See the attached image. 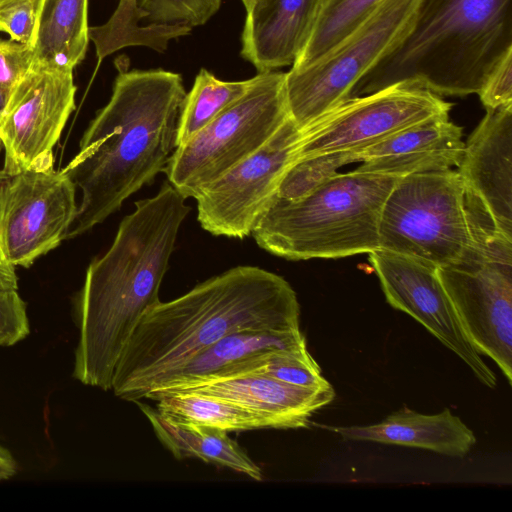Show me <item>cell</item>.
I'll return each mask as SVG.
<instances>
[{
	"label": "cell",
	"instance_id": "6da1fadb",
	"mask_svg": "<svg viewBox=\"0 0 512 512\" xmlns=\"http://www.w3.org/2000/svg\"><path fill=\"white\" fill-rule=\"evenodd\" d=\"M294 329L300 305L291 285L265 269L237 266L147 309L116 364L111 390L138 401L163 375L231 333Z\"/></svg>",
	"mask_w": 512,
	"mask_h": 512
},
{
	"label": "cell",
	"instance_id": "7a4b0ae2",
	"mask_svg": "<svg viewBox=\"0 0 512 512\" xmlns=\"http://www.w3.org/2000/svg\"><path fill=\"white\" fill-rule=\"evenodd\" d=\"M169 182L135 202L110 248L89 264L75 302L79 339L73 377L84 385L112 389L116 364L140 318L160 301L180 226L190 207Z\"/></svg>",
	"mask_w": 512,
	"mask_h": 512
},
{
	"label": "cell",
	"instance_id": "3957f363",
	"mask_svg": "<svg viewBox=\"0 0 512 512\" xmlns=\"http://www.w3.org/2000/svg\"><path fill=\"white\" fill-rule=\"evenodd\" d=\"M109 102L85 130L62 169L81 193L66 239L83 235L165 172L175 151L186 92L179 74L132 70L117 62Z\"/></svg>",
	"mask_w": 512,
	"mask_h": 512
},
{
	"label": "cell",
	"instance_id": "277c9868",
	"mask_svg": "<svg viewBox=\"0 0 512 512\" xmlns=\"http://www.w3.org/2000/svg\"><path fill=\"white\" fill-rule=\"evenodd\" d=\"M512 52V0H421L401 42L353 87L350 97L409 82L439 96L478 94Z\"/></svg>",
	"mask_w": 512,
	"mask_h": 512
},
{
	"label": "cell",
	"instance_id": "5b68a950",
	"mask_svg": "<svg viewBox=\"0 0 512 512\" xmlns=\"http://www.w3.org/2000/svg\"><path fill=\"white\" fill-rule=\"evenodd\" d=\"M399 178L355 169L336 173L297 199L272 198L251 236L289 260L370 253L379 249L381 211Z\"/></svg>",
	"mask_w": 512,
	"mask_h": 512
},
{
	"label": "cell",
	"instance_id": "8992f818",
	"mask_svg": "<svg viewBox=\"0 0 512 512\" xmlns=\"http://www.w3.org/2000/svg\"><path fill=\"white\" fill-rule=\"evenodd\" d=\"M379 249L437 268L461 261L476 245L465 191L453 169L400 177L379 221Z\"/></svg>",
	"mask_w": 512,
	"mask_h": 512
},
{
	"label": "cell",
	"instance_id": "52a82bcc",
	"mask_svg": "<svg viewBox=\"0 0 512 512\" xmlns=\"http://www.w3.org/2000/svg\"><path fill=\"white\" fill-rule=\"evenodd\" d=\"M286 73L266 71L206 127L173 152L165 173L184 197L204 187L261 148L290 117Z\"/></svg>",
	"mask_w": 512,
	"mask_h": 512
},
{
	"label": "cell",
	"instance_id": "ba28073f",
	"mask_svg": "<svg viewBox=\"0 0 512 512\" xmlns=\"http://www.w3.org/2000/svg\"><path fill=\"white\" fill-rule=\"evenodd\" d=\"M421 0H383L322 57L286 73L289 115L300 130L350 97L356 83L406 36Z\"/></svg>",
	"mask_w": 512,
	"mask_h": 512
},
{
	"label": "cell",
	"instance_id": "9c48e42d",
	"mask_svg": "<svg viewBox=\"0 0 512 512\" xmlns=\"http://www.w3.org/2000/svg\"><path fill=\"white\" fill-rule=\"evenodd\" d=\"M458 263L438 268L460 325L512 383V241L479 234Z\"/></svg>",
	"mask_w": 512,
	"mask_h": 512
},
{
	"label": "cell",
	"instance_id": "30bf717a",
	"mask_svg": "<svg viewBox=\"0 0 512 512\" xmlns=\"http://www.w3.org/2000/svg\"><path fill=\"white\" fill-rule=\"evenodd\" d=\"M78 209L76 186L54 165L0 169V248L14 267H30L66 239Z\"/></svg>",
	"mask_w": 512,
	"mask_h": 512
},
{
	"label": "cell",
	"instance_id": "8fae6325",
	"mask_svg": "<svg viewBox=\"0 0 512 512\" xmlns=\"http://www.w3.org/2000/svg\"><path fill=\"white\" fill-rule=\"evenodd\" d=\"M451 107L441 96L409 82L349 97L302 131L297 158L360 151L407 127L449 115Z\"/></svg>",
	"mask_w": 512,
	"mask_h": 512
},
{
	"label": "cell",
	"instance_id": "7c38bea8",
	"mask_svg": "<svg viewBox=\"0 0 512 512\" xmlns=\"http://www.w3.org/2000/svg\"><path fill=\"white\" fill-rule=\"evenodd\" d=\"M302 134L289 117L261 148L204 187L194 197L201 227L215 236H250L296 160Z\"/></svg>",
	"mask_w": 512,
	"mask_h": 512
},
{
	"label": "cell",
	"instance_id": "4fadbf2b",
	"mask_svg": "<svg viewBox=\"0 0 512 512\" xmlns=\"http://www.w3.org/2000/svg\"><path fill=\"white\" fill-rule=\"evenodd\" d=\"M73 69L34 63L10 90L0 118L3 171L54 163L53 148L75 109Z\"/></svg>",
	"mask_w": 512,
	"mask_h": 512
},
{
	"label": "cell",
	"instance_id": "5bb4252c",
	"mask_svg": "<svg viewBox=\"0 0 512 512\" xmlns=\"http://www.w3.org/2000/svg\"><path fill=\"white\" fill-rule=\"evenodd\" d=\"M368 255L387 302L412 316L457 354L482 384L495 388L496 375L466 337L438 268L382 249Z\"/></svg>",
	"mask_w": 512,
	"mask_h": 512
},
{
	"label": "cell",
	"instance_id": "9a60e30c",
	"mask_svg": "<svg viewBox=\"0 0 512 512\" xmlns=\"http://www.w3.org/2000/svg\"><path fill=\"white\" fill-rule=\"evenodd\" d=\"M457 172L471 222L512 241V104L487 109Z\"/></svg>",
	"mask_w": 512,
	"mask_h": 512
},
{
	"label": "cell",
	"instance_id": "2e32d148",
	"mask_svg": "<svg viewBox=\"0 0 512 512\" xmlns=\"http://www.w3.org/2000/svg\"><path fill=\"white\" fill-rule=\"evenodd\" d=\"M221 0H119L110 19L89 27L99 61L131 45L165 50L170 39L189 34L205 24Z\"/></svg>",
	"mask_w": 512,
	"mask_h": 512
},
{
	"label": "cell",
	"instance_id": "e0dca14e",
	"mask_svg": "<svg viewBox=\"0 0 512 512\" xmlns=\"http://www.w3.org/2000/svg\"><path fill=\"white\" fill-rule=\"evenodd\" d=\"M178 391L222 397L256 414L263 419L266 428L274 429L308 427L312 415L335 398L330 383L301 387L259 374L198 382L165 393Z\"/></svg>",
	"mask_w": 512,
	"mask_h": 512
},
{
	"label": "cell",
	"instance_id": "ac0fdd59",
	"mask_svg": "<svg viewBox=\"0 0 512 512\" xmlns=\"http://www.w3.org/2000/svg\"><path fill=\"white\" fill-rule=\"evenodd\" d=\"M465 143L462 127L449 115L407 127L360 151L357 171L395 177L445 171L459 165Z\"/></svg>",
	"mask_w": 512,
	"mask_h": 512
},
{
	"label": "cell",
	"instance_id": "d6986e66",
	"mask_svg": "<svg viewBox=\"0 0 512 512\" xmlns=\"http://www.w3.org/2000/svg\"><path fill=\"white\" fill-rule=\"evenodd\" d=\"M323 0H254L246 10L241 55L260 72L293 65Z\"/></svg>",
	"mask_w": 512,
	"mask_h": 512
},
{
	"label": "cell",
	"instance_id": "ffe728a7",
	"mask_svg": "<svg viewBox=\"0 0 512 512\" xmlns=\"http://www.w3.org/2000/svg\"><path fill=\"white\" fill-rule=\"evenodd\" d=\"M303 350H307V345L300 329L234 332L163 375L144 399L190 384L216 379L233 366L268 352Z\"/></svg>",
	"mask_w": 512,
	"mask_h": 512
},
{
	"label": "cell",
	"instance_id": "44dd1931",
	"mask_svg": "<svg viewBox=\"0 0 512 512\" xmlns=\"http://www.w3.org/2000/svg\"><path fill=\"white\" fill-rule=\"evenodd\" d=\"M332 430L345 440L408 446L460 458L476 443L472 430L449 409L426 415L404 407L376 424Z\"/></svg>",
	"mask_w": 512,
	"mask_h": 512
},
{
	"label": "cell",
	"instance_id": "7402d4cb",
	"mask_svg": "<svg viewBox=\"0 0 512 512\" xmlns=\"http://www.w3.org/2000/svg\"><path fill=\"white\" fill-rule=\"evenodd\" d=\"M149 420L153 431L176 459L196 458L225 467L260 481L262 471L227 431L168 421L150 405L134 401Z\"/></svg>",
	"mask_w": 512,
	"mask_h": 512
},
{
	"label": "cell",
	"instance_id": "603a6c76",
	"mask_svg": "<svg viewBox=\"0 0 512 512\" xmlns=\"http://www.w3.org/2000/svg\"><path fill=\"white\" fill-rule=\"evenodd\" d=\"M88 0H45L34 44V63L74 69L85 57Z\"/></svg>",
	"mask_w": 512,
	"mask_h": 512
},
{
	"label": "cell",
	"instance_id": "cb8c5ba5",
	"mask_svg": "<svg viewBox=\"0 0 512 512\" xmlns=\"http://www.w3.org/2000/svg\"><path fill=\"white\" fill-rule=\"evenodd\" d=\"M155 409L170 422L198 425L227 432L264 429L262 418L249 410L215 395L178 391L152 397Z\"/></svg>",
	"mask_w": 512,
	"mask_h": 512
},
{
	"label": "cell",
	"instance_id": "d4e9b609",
	"mask_svg": "<svg viewBox=\"0 0 512 512\" xmlns=\"http://www.w3.org/2000/svg\"><path fill=\"white\" fill-rule=\"evenodd\" d=\"M252 82L253 78L222 81L206 69H201L181 107L176 134L177 147L186 143L239 99Z\"/></svg>",
	"mask_w": 512,
	"mask_h": 512
},
{
	"label": "cell",
	"instance_id": "484cf974",
	"mask_svg": "<svg viewBox=\"0 0 512 512\" xmlns=\"http://www.w3.org/2000/svg\"><path fill=\"white\" fill-rule=\"evenodd\" d=\"M383 0H323L311 35L293 69L304 68L355 30Z\"/></svg>",
	"mask_w": 512,
	"mask_h": 512
},
{
	"label": "cell",
	"instance_id": "4316f807",
	"mask_svg": "<svg viewBox=\"0 0 512 512\" xmlns=\"http://www.w3.org/2000/svg\"><path fill=\"white\" fill-rule=\"evenodd\" d=\"M358 162L356 151H337L298 157L284 173L273 198L297 199L325 182L337 170Z\"/></svg>",
	"mask_w": 512,
	"mask_h": 512
},
{
	"label": "cell",
	"instance_id": "83f0119b",
	"mask_svg": "<svg viewBox=\"0 0 512 512\" xmlns=\"http://www.w3.org/2000/svg\"><path fill=\"white\" fill-rule=\"evenodd\" d=\"M45 0H3L0 2V32L11 40L34 47Z\"/></svg>",
	"mask_w": 512,
	"mask_h": 512
},
{
	"label": "cell",
	"instance_id": "f1b7e54d",
	"mask_svg": "<svg viewBox=\"0 0 512 512\" xmlns=\"http://www.w3.org/2000/svg\"><path fill=\"white\" fill-rule=\"evenodd\" d=\"M29 332L26 304L17 289H0V346H12Z\"/></svg>",
	"mask_w": 512,
	"mask_h": 512
},
{
	"label": "cell",
	"instance_id": "f546056e",
	"mask_svg": "<svg viewBox=\"0 0 512 512\" xmlns=\"http://www.w3.org/2000/svg\"><path fill=\"white\" fill-rule=\"evenodd\" d=\"M34 64V47L14 40H0V84L11 90Z\"/></svg>",
	"mask_w": 512,
	"mask_h": 512
},
{
	"label": "cell",
	"instance_id": "4dcf8cb0",
	"mask_svg": "<svg viewBox=\"0 0 512 512\" xmlns=\"http://www.w3.org/2000/svg\"><path fill=\"white\" fill-rule=\"evenodd\" d=\"M478 95L486 110L512 104V52L488 75Z\"/></svg>",
	"mask_w": 512,
	"mask_h": 512
},
{
	"label": "cell",
	"instance_id": "1f68e13d",
	"mask_svg": "<svg viewBox=\"0 0 512 512\" xmlns=\"http://www.w3.org/2000/svg\"><path fill=\"white\" fill-rule=\"evenodd\" d=\"M0 289H18L15 267L5 258L0 248Z\"/></svg>",
	"mask_w": 512,
	"mask_h": 512
},
{
	"label": "cell",
	"instance_id": "d6a6232c",
	"mask_svg": "<svg viewBox=\"0 0 512 512\" xmlns=\"http://www.w3.org/2000/svg\"><path fill=\"white\" fill-rule=\"evenodd\" d=\"M17 471V464L12 454L5 448L0 447V478L6 480L11 478Z\"/></svg>",
	"mask_w": 512,
	"mask_h": 512
},
{
	"label": "cell",
	"instance_id": "836d02e7",
	"mask_svg": "<svg viewBox=\"0 0 512 512\" xmlns=\"http://www.w3.org/2000/svg\"><path fill=\"white\" fill-rule=\"evenodd\" d=\"M9 93H10V91L7 90L5 87H3L0 84V118L4 111V108L6 106V103H7L8 97H9ZM1 149H3V148H2L1 141H0V151H1Z\"/></svg>",
	"mask_w": 512,
	"mask_h": 512
},
{
	"label": "cell",
	"instance_id": "e575fe53",
	"mask_svg": "<svg viewBox=\"0 0 512 512\" xmlns=\"http://www.w3.org/2000/svg\"><path fill=\"white\" fill-rule=\"evenodd\" d=\"M241 1L244 5L245 9L247 10L251 6V4L253 3L254 0H241Z\"/></svg>",
	"mask_w": 512,
	"mask_h": 512
},
{
	"label": "cell",
	"instance_id": "d590c367",
	"mask_svg": "<svg viewBox=\"0 0 512 512\" xmlns=\"http://www.w3.org/2000/svg\"><path fill=\"white\" fill-rule=\"evenodd\" d=\"M3 0H0V2H2Z\"/></svg>",
	"mask_w": 512,
	"mask_h": 512
},
{
	"label": "cell",
	"instance_id": "8d00e7d4",
	"mask_svg": "<svg viewBox=\"0 0 512 512\" xmlns=\"http://www.w3.org/2000/svg\"><path fill=\"white\" fill-rule=\"evenodd\" d=\"M0 480H1V478H0Z\"/></svg>",
	"mask_w": 512,
	"mask_h": 512
}]
</instances>
